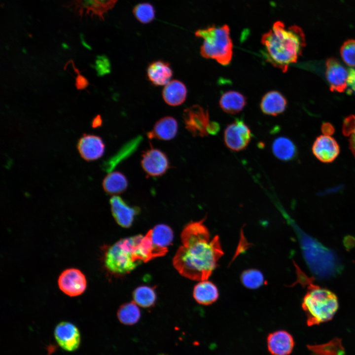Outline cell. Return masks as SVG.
I'll use <instances>...</instances> for the list:
<instances>
[{
	"label": "cell",
	"mask_w": 355,
	"mask_h": 355,
	"mask_svg": "<svg viewBox=\"0 0 355 355\" xmlns=\"http://www.w3.org/2000/svg\"><path fill=\"white\" fill-rule=\"evenodd\" d=\"M147 77L155 86L166 85L170 82L173 71L170 64L161 60L150 63L146 70Z\"/></svg>",
	"instance_id": "17"
},
{
	"label": "cell",
	"mask_w": 355,
	"mask_h": 355,
	"mask_svg": "<svg viewBox=\"0 0 355 355\" xmlns=\"http://www.w3.org/2000/svg\"><path fill=\"white\" fill-rule=\"evenodd\" d=\"M262 54L265 60L283 72L297 62L305 45V35L296 25L286 27L280 21L275 22L272 28L261 38Z\"/></svg>",
	"instance_id": "2"
},
{
	"label": "cell",
	"mask_w": 355,
	"mask_h": 355,
	"mask_svg": "<svg viewBox=\"0 0 355 355\" xmlns=\"http://www.w3.org/2000/svg\"><path fill=\"white\" fill-rule=\"evenodd\" d=\"M205 220L192 221L185 226L180 235L182 245L173 260L178 272L192 280H208L224 254L219 237L216 235L211 239Z\"/></svg>",
	"instance_id": "1"
},
{
	"label": "cell",
	"mask_w": 355,
	"mask_h": 355,
	"mask_svg": "<svg viewBox=\"0 0 355 355\" xmlns=\"http://www.w3.org/2000/svg\"><path fill=\"white\" fill-rule=\"evenodd\" d=\"M88 84L86 78L81 74H78L75 79V85L78 89H82L86 88Z\"/></svg>",
	"instance_id": "35"
},
{
	"label": "cell",
	"mask_w": 355,
	"mask_h": 355,
	"mask_svg": "<svg viewBox=\"0 0 355 355\" xmlns=\"http://www.w3.org/2000/svg\"><path fill=\"white\" fill-rule=\"evenodd\" d=\"M341 56L348 66L355 68V40L346 41L340 49Z\"/></svg>",
	"instance_id": "31"
},
{
	"label": "cell",
	"mask_w": 355,
	"mask_h": 355,
	"mask_svg": "<svg viewBox=\"0 0 355 355\" xmlns=\"http://www.w3.org/2000/svg\"><path fill=\"white\" fill-rule=\"evenodd\" d=\"M347 85L352 92L355 93V69L351 68L349 70Z\"/></svg>",
	"instance_id": "34"
},
{
	"label": "cell",
	"mask_w": 355,
	"mask_h": 355,
	"mask_svg": "<svg viewBox=\"0 0 355 355\" xmlns=\"http://www.w3.org/2000/svg\"><path fill=\"white\" fill-rule=\"evenodd\" d=\"M286 106L285 98L278 91L266 93L262 97L260 104L262 112L271 116H277L283 113L285 110Z\"/></svg>",
	"instance_id": "19"
},
{
	"label": "cell",
	"mask_w": 355,
	"mask_h": 355,
	"mask_svg": "<svg viewBox=\"0 0 355 355\" xmlns=\"http://www.w3.org/2000/svg\"><path fill=\"white\" fill-rule=\"evenodd\" d=\"M178 131V124L176 119L171 116H165L155 123L151 131L147 133V136L150 139L169 141L176 137Z\"/></svg>",
	"instance_id": "18"
},
{
	"label": "cell",
	"mask_w": 355,
	"mask_h": 355,
	"mask_svg": "<svg viewBox=\"0 0 355 355\" xmlns=\"http://www.w3.org/2000/svg\"><path fill=\"white\" fill-rule=\"evenodd\" d=\"M149 231L154 246L163 255H165L174 239L172 228L166 224H159L150 229Z\"/></svg>",
	"instance_id": "21"
},
{
	"label": "cell",
	"mask_w": 355,
	"mask_h": 355,
	"mask_svg": "<svg viewBox=\"0 0 355 355\" xmlns=\"http://www.w3.org/2000/svg\"><path fill=\"white\" fill-rule=\"evenodd\" d=\"M57 283L59 289L70 297L81 295L86 290L87 285V279L84 273L75 268L64 270L60 274Z\"/></svg>",
	"instance_id": "8"
},
{
	"label": "cell",
	"mask_w": 355,
	"mask_h": 355,
	"mask_svg": "<svg viewBox=\"0 0 355 355\" xmlns=\"http://www.w3.org/2000/svg\"><path fill=\"white\" fill-rule=\"evenodd\" d=\"M54 336L58 345L65 351H75L80 346V331L71 322L63 321L58 323L55 327Z\"/></svg>",
	"instance_id": "9"
},
{
	"label": "cell",
	"mask_w": 355,
	"mask_h": 355,
	"mask_svg": "<svg viewBox=\"0 0 355 355\" xmlns=\"http://www.w3.org/2000/svg\"><path fill=\"white\" fill-rule=\"evenodd\" d=\"M109 202L112 214L117 224L123 228L131 227L140 209L130 207L117 195L113 196Z\"/></svg>",
	"instance_id": "15"
},
{
	"label": "cell",
	"mask_w": 355,
	"mask_h": 355,
	"mask_svg": "<svg viewBox=\"0 0 355 355\" xmlns=\"http://www.w3.org/2000/svg\"><path fill=\"white\" fill-rule=\"evenodd\" d=\"M312 152L320 161L330 163L338 156L340 147L336 141L327 134L320 135L314 142Z\"/></svg>",
	"instance_id": "14"
},
{
	"label": "cell",
	"mask_w": 355,
	"mask_h": 355,
	"mask_svg": "<svg viewBox=\"0 0 355 355\" xmlns=\"http://www.w3.org/2000/svg\"><path fill=\"white\" fill-rule=\"evenodd\" d=\"M193 295L199 304L209 305L217 300L219 293L216 285L207 280L200 281L194 286Z\"/></svg>",
	"instance_id": "22"
},
{
	"label": "cell",
	"mask_w": 355,
	"mask_h": 355,
	"mask_svg": "<svg viewBox=\"0 0 355 355\" xmlns=\"http://www.w3.org/2000/svg\"><path fill=\"white\" fill-rule=\"evenodd\" d=\"M219 130L220 126L219 124L216 122L211 121L208 129V133L209 135H216L218 133Z\"/></svg>",
	"instance_id": "36"
},
{
	"label": "cell",
	"mask_w": 355,
	"mask_h": 355,
	"mask_svg": "<svg viewBox=\"0 0 355 355\" xmlns=\"http://www.w3.org/2000/svg\"><path fill=\"white\" fill-rule=\"evenodd\" d=\"M241 280L247 288L254 289L260 287L264 283L262 273L255 269H249L244 271L241 275Z\"/></svg>",
	"instance_id": "29"
},
{
	"label": "cell",
	"mask_w": 355,
	"mask_h": 355,
	"mask_svg": "<svg viewBox=\"0 0 355 355\" xmlns=\"http://www.w3.org/2000/svg\"><path fill=\"white\" fill-rule=\"evenodd\" d=\"M187 93L185 85L181 81L175 79L165 86L162 91V97L168 105L175 106L184 103Z\"/></svg>",
	"instance_id": "20"
},
{
	"label": "cell",
	"mask_w": 355,
	"mask_h": 355,
	"mask_svg": "<svg viewBox=\"0 0 355 355\" xmlns=\"http://www.w3.org/2000/svg\"><path fill=\"white\" fill-rule=\"evenodd\" d=\"M307 347L315 355H345V354L341 340L337 338L325 344Z\"/></svg>",
	"instance_id": "27"
},
{
	"label": "cell",
	"mask_w": 355,
	"mask_h": 355,
	"mask_svg": "<svg viewBox=\"0 0 355 355\" xmlns=\"http://www.w3.org/2000/svg\"><path fill=\"white\" fill-rule=\"evenodd\" d=\"M102 124V120L100 115H98L93 120L92 126L93 128H97L101 126Z\"/></svg>",
	"instance_id": "37"
},
{
	"label": "cell",
	"mask_w": 355,
	"mask_h": 355,
	"mask_svg": "<svg viewBox=\"0 0 355 355\" xmlns=\"http://www.w3.org/2000/svg\"><path fill=\"white\" fill-rule=\"evenodd\" d=\"M134 301L139 306L148 308L154 305L156 295L154 289L146 285L137 287L133 294Z\"/></svg>",
	"instance_id": "28"
},
{
	"label": "cell",
	"mask_w": 355,
	"mask_h": 355,
	"mask_svg": "<svg viewBox=\"0 0 355 355\" xmlns=\"http://www.w3.org/2000/svg\"><path fill=\"white\" fill-rule=\"evenodd\" d=\"M272 151L274 155L283 161H289L295 158L297 149L294 143L284 137L276 138L272 143Z\"/></svg>",
	"instance_id": "25"
},
{
	"label": "cell",
	"mask_w": 355,
	"mask_h": 355,
	"mask_svg": "<svg viewBox=\"0 0 355 355\" xmlns=\"http://www.w3.org/2000/svg\"><path fill=\"white\" fill-rule=\"evenodd\" d=\"M307 324L313 326L332 319L339 308L337 296L327 288L310 284L302 303Z\"/></svg>",
	"instance_id": "4"
},
{
	"label": "cell",
	"mask_w": 355,
	"mask_h": 355,
	"mask_svg": "<svg viewBox=\"0 0 355 355\" xmlns=\"http://www.w3.org/2000/svg\"><path fill=\"white\" fill-rule=\"evenodd\" d=\"M135 18L142 24H148L155 18V11L150 3L143 2L137 4L133 9Z\"/></svg>",
	"instance_id": "30"
},
{
	"label": "cell",
	"mask_w": 355,
	"mask_h": 355,
	"mask_svg": "<svg viewBox=\"0 0 355 355\" xmlns=\"http://www.w3.org/2000/svg\"><path fill=\"white\" fill-rule=\"evenodd\" d=\"M118 0H71V5L79 16L90 14L104 20V15L111 9Z\"/></svg>",
	"instance_id": "12"
},
{
	"label": "cell",
	"mask_w": 355,
	"mask_h": 355,
	"mask_svg": "<svg viewBox=\"0 0 355 355\" xmlns=\"http://www.w3.org/2000/svg\"><path fill=\"white\" fill-rule=\"evenodd\" d=\"M247 103L246 97L239 92L228 91L221 96L219 104L225 112L234 114L242 111Z\"/></svg>",
	"instance_id": "23"
},
{
	"label": "cell",
	"mask_w": 355,
	"mask_h": 355,
	"mask_svg": "<svg viewBox=\"0 0 355 355\" xmlns=\"http://www.w3.org/2000/svg\"><path fill=\"white\" fill-rule=\"evenodd\" d=\"M104 190L108 195H116L124 192L128 185L126 176L118 171L111 172L103 180Z\"/></svg>",
	"instance_id": "24"
},
{
	"label": "cell",
	"mask_w": 355,
	"mask_h": 355,
	"mask_svg": "<svg viewBox=\"0 0 355 355\" xmlns=\"http://www.w3.org/2000/svg\"><path fill=\"white\" fill-rule=\"evenodd\" d=\"M343 132L344 135L349 137L350 149L355 157V115H352L346 118L343 123Z\"/></svg>",
	"instance_id": "32"
},
{
	"label": "cell",
	"mask_w": 355,
	"mask_h": 355,
	"mask_svg": "<svg viewBox=\"0 0 355 355\" xmlns=\"http://www.w3.org/2000/svg\"><path fill=\"white\" fill-rule=\"evenodd\" d=\"M348 75L349 71L337 60H327L325 76L332 91L344 92L348 87Z\"/></svg>",
	"instance_id": "13"
},
{
	"label": "cell",
	"mask_w": 355,
	"mask_h": 355,
	"mask_svg": "<svg viewBox=\"0 0 355 355\" xmlns=\"http://www.w3.org/2000/svg\"><path fill=\"white\" fill-rule=\"evenodd\" d=\"M141 163L144 171L151 177L162 176L169 168V161L165 153L152 147L143 153Z\"/></svg>",
	"instance_id": "10"
},
{
	"label": "cell",
	"mask_w": 355,
	"mask_h": 355,
	"mask_svg": "<svg viewBox=\"0 0 355 355\" xmlns=\"http://www.w3.org/2000/svg\"><path fill=\"white\" fill-rule=\"evenodd\" d=\"M142 237L138 235L122 239L107 248L103 256L106 270L113 275H125L146 262L141 246Z\"/></svg>",
	"instance_id": "3"
},
{
	"label": "cell",
	"mask_w": 355,
	"mask_h": 355,
	"mask_svg": "<svg viewBox=\"0 0 355 355\" xmlns=\"http://www.w3.org/2000/svg\"><path fill=\"white\" fill-rule=\"evenodd\" d=\"M137 305L134 301L121 305L117 313L120 322L126 325L137 323L141 317V312Z\"/></svg>",
	"instance_id": "26"
},
{
	"label": "cell",
	"mask_w": 355,
	"mask_h": 355,
	"mask_svg": "<svg viewBox=\"0 0 355 355\" xmlns=\"http://www.w3.org/2000/svg\"><path fill=\"white\" fill-rule=\"evenodd\" d=\"M76 147L81 157L88 162L100 158L105 150L103 139L91 134H83L78 140Z\"/></svg>",
	"instance_id": "11"
},
{
	"label": "cell",
	"mask_w": 355,
	"mask_h": 355,
	"mask_svg": "<svg viewBox=\"0 0 355 355\" xmlns=\"http://www.w3.org/2000/svg\"><path fill=\"white\" fill-rule=\"evenodd\" d=\"M195 36L203 39L200 54L206 59L215 60L223 66L229 65L233 56V44L227 25H212L197 30Z\"/></svg>",
	"instance_id": "5"
},
{
	"label": "cell",
	"mask_w": 355,
	"mask_h": 355,
	"mask_svg": "<svg viewBox=\"0 0 355 355\" xmlns=\"http://www.w3.org/2000/svg\"><path fill=\"white\" fill-rule=\"evenodd\" d=\"M95 69L99 75H104L110 72V64L107 58L104 55L97 57L95 61Z\"/></svg>",
	"instance_id": "33"
},
{
	"label": "cell",
	"mask_w": 355,
	"mask_h": 355,
	"mask_svg": "<svg viewBox=\"0 0 355 355\" xmlns=\"http://www.w3.org/2000/svg\"><path fill=\"white\" fill-rule=\"evenodd\" d=\"M183 118L185 128L194 137L208 136V129L211 122L208 109L198 105L185 109Z\"/></svg>",
	"instance_id": "7"
},
{
	"label": "cell",
	"mask_w": 355,
	"mask_h": 355,
	"mask_svg": "<svg viewBox=\"0 0 355 355\" xmlns=\"http://www.w3.org/2000/svg\"><path fill=\"white\" fill-rule=\"evenodd\" d=\"M267 347L272 355H289L294 346L292 335L285 330L270 333L267 338Z\"/></svg>",
	"instance_id": "16"
},
{
	"label": "cell",
	"mask_w": 355,
	"mask_h": 355,
	"mask_svg": "<svg viewBox=\"0 0 355 355\" xmlns=\"http://www.w3.org/2000/svg\"><path fill=\"white\" fill-rule=\"evenodd\" d=\"M252 133L248 126L240 119H236L226 127L223 135L225 145L234 151L245 149L250 142Z\"/></svg>",
	"instance_id": "6"
}]
</instances>
